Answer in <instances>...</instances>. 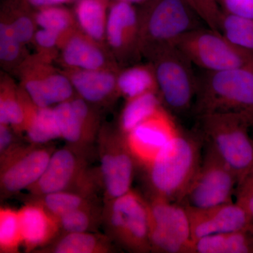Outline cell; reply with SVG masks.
<instances>
[{"label": "cell", "instance_id": "obj_5", "mask_svg": "<svg viewBox=\"0 0 253 253\" xmlns=\"http://www.w3.org/2000/svg\"><path fill=\"white\" fill-rule=\"evenodd\" d=\"M176 49L200 70L220 71L253 66V53L236 46L220 32L203 26L189 32Z\"/></svg>", "mask_w": 253, "mask_h": 253}, {"label": "cell", "instance_id": "obj_9", "mask_svg": "<svg viewBox=\"0 0 253 253\" xmlns=\"http://www.w3.org/2000/svg\"><path fill=\"white\" fill-rule=\"evenodd\" d=\"M38 55L29 56L18 69L21 87L38 107L69 101L75 89L69 78Z\"/></svg>", "mask_w": 253, "mask_h": 253}, {"label": "cell", "instance_id": "obj_11", "mask_svg": "<svg viewBox=\"0 0 253 253\" xmlns=\"http://www.w3.org/2000/svg\"><path fill=\"white\" fill-rule=\"evenodd\" d=\"M139 12L135 5L113 0L109 6L106 44L121 68L139 63Z\"/></svg>", "mask_w": 253, "mask_h": 253}, {"label": "cell", "instance_id": "obj_38", "mask_svg": "<svg viewBox=\"0 0 253 253\" xmlns=\"http://www.w3.org/2000/svg\"><path fill=\"white\" fill-rule=\"evenodd\" d=\"M217 2L224 12L253 18V0H217Z\"/></svg>", "mask_w": 253, "mask_h": 253}, {"label": "cell", "instance_id": "obj_16", "mask_svg": "<svg viewBox=\"0 0 253 253\" xmlns=\"http://www.w3.org/2000/svg\"><path fill=\"white\" fill-rule=\"evenodd\" d=\"M134 158L126 139L116 136L111 141L110 149L101 159V172L106 194L115 199L130 191L134 176Z\"/></svg>", "mask_w": 253, "mask_h": 253}, {"label": "cell", "instance_id": "obj_23", "mask_svg": "<svg viewBox=\"0 0 253 253\" xmlns=\"http://www.w3.org/2000/svg\"><path fill=\"white\" fill-rule=\"evenodd\" d=\"M118 90L126 100L150 91H158L154 66L146 63H135L120 70L118 74Z\"/></svg>", "mask_w": 253, "mask_h": 253}, {"label": "cell", "instance_id": "obj_36", "mask_svg": "<svg viewBox=\"0 0 253 253\" xmlns=\"http://www.w3.org/2000/svg\"><path fill=\"white\" fill-rule=\"evenodd\" d=\"M207 27L218 31L221 9L210 0H184Z\"/></svg>", "mask_w": 253, "mask_h": 253}, {"label": "cell", "instance_id": "obj_1", "mask_svg": "<svg viewBox=\"0 0 253 253\" xmlns=\"http://www.w3.org/2000/svg\"><path fill=\"white\" fill-rule=\"evenodd\" d=\"M139 50L151 61L181 37L204 26L184 0H149L138 9Z\"/></svg>", "mask_w": 253, "mask_h": 253}, {"label": "cell", "instance_id": "obj_26", "mask_svg": "<svg viewBox=\"0 0 253 253\" xmlns=\"http://www.w3.org/2000/svg\"><path fill=\"white\" fill-rule=\"evenodd\" d=\"M35 20L37 26L42 29L59 33L62 37V42L73 31L78 28L74 14L61 5L36 9L35 11Z\"/></svg>", "mask_w": 253, "mask_h": 253}, {"label": "cell", "instance_id": "obj_22", "mask_svg": "<svg viewBox=\"0 0 253 253\" xmlns=\"http://www.w3.org/2000/svg\"><path fill=\"white\" fill-rule=\"evenodd\" d=\"M191 253H253L249 229L212 234L193 241Z\"/></svg>", "mask_w": 253, "mask_h": 253}, {"label": "cell", "instance_id": "obj_25", "mask_svg": "<svg viewBox=\"0 0 253 253\" xmlns=\"http://www.w3.org/2000/svg\"><path fill=\"white\" fill-rule=\"evenodd\" d=\"M163 106L164 105L158 91H150L126 100L120 119L123 134L126 135Z\"/></svg>", "mask_w": 253, "mask_h": 253}, {"label": "cell", "instance_id": "obj_32", "mask_svg": "<svg viewBox=\"0 0 253 253\" xmlns=\"http://www.w3.org/2000/svg\"><path fill=\"white\" fill-rule=\"evenodd\" d=\"M22 244L18 211L3 208L0 211V248L3 252H14Z\"/></svg>", "mask_w": 253, "mask_h": 253}, {"label": "cell", "instance_id": "obj_24", "mask_svg": "<svg viewBox=\"0 0 253 253\" xmlns=\"http://www.w3.org/2000/svg\"><path fill=\"white\" fill-rule=\"evenodd\" d=\"M27 0H4L1 16L9 23L18 41L26 45L33 41L37 31L35 11Z\"/></svg>", "mask_w": 253, "mask_h": 253}, {"label": "cell", "instance_id": "obj_30", "mask_svg": "<svg viewBox=\"0 0 253 253\" xmlns=\"http://www.w3.org/2000/svg\"><path fill=\"white\" fill-rule=\"evenodd\" d=\"M106 246L99 237L86 232L68 233L56 243L52 252L56 253H104Z\"/></svg>", "mask_w": 253, "mask_h": 253}, {"label": "cell", "instance_id": "obj_20", "mask_svg": "<svg viewBox=\"0 0 253 253\" xmlns=\"http://www.w3.org/2000/svg\"><path fill=\"white\" fill-rule=\"evenodd\" d=\"M22 244L32 250L52 239L59 228L57 219L41 204H30L18 211Z\"/></svg>", "mask_w": 253, "mask_h": 253}, {"label": "cell", "instance_id": "obj_28", "mask_svg": "<svg viewBox=\"0 0 253 253\" xmlns=\"http://www.w3.org/2000/svg\"><path fill=\"white\" fill-rule=\"evenodd\" d=\"M218 31L236 46L253 53V18L221 11Z\"/></svg>", "mask_w": 253, "mask_h": 253}, {"label": "cell", "instance_id": "obj_7", "mask_svg": "<svg viewBox=\"0 0 253 253\" xmlns=\"http://www.w3.org/2000/svg\"><path fill=\"white\" fill-rule=\"evenodd\" d=\"M237 183L232 169L208 144L201 167L180 204L204 208L232 202Z\"/></svg>", "mask_w": 253, "mask_h": 253}, {"label": "cell", "instance_id": "obj_29", "mask_svg": "<svg viewBox=\"0 0 253 253\" xmlns=\"http://www.w3.org/2000/svg\"><path fill=\"white\" fill-rule=\"evenodd\" d=\"M26 131L28 139L35 144H44L61 138L53 108L37 106Z\"/></svg>", "mask_w": 253, "mask_h": 253}, {"label": "cell", "instance_id": "obj_43", "mask_svg": "<svg viewBox=\"0 0 253 253\" xmlns=\"http://www.w3.org/2000/svg\"><path fill=\"white\" fill-rule=\"evenodd\" d=\"M249 229L250 231H251V232H252V234H253V223L252 224H251V226H250Z\"/></svg>", "mask_w": 253, "mask_h": 253}, {"label": "cell", "instance_id": "obj_13", "mask_svg": "<svg viewBox=\"0 0 253 253\" xmlns=\"http://www.w3.org/2000/svg\"><path fill=\"white\" fill-rule=\"evenodd\" d=\"M57 59L63 68L115 71L121 69L106 44L94 41L79 28L63 41Z\"/></svg>", "mask_w": 253, "mask_h": 253}, {"label": "cell", "instance_id": "obj_4", "mask_svg": "<svg viewBox=\"0 0 253 253\" xmlns=\"http://www.w3.org/2000/svg\"><path fill=\"white\" fill-rule=\"evenodd\" d=\"M197 117L208 144L230 167L239 182L253 167V139L249 133L253 123L236 113H208Z\"/></svg>", "mask_w": 253, "mask_h": 253}, {"label": "cell", "instance_id": "obj_34", "mask_svg": "<svg viewBox=\"0 0 253 253\" xmlns=\"http://www.w3.org/2000/svg\"><path fill=\"white\" fill-rule=\"evenodd\" d=\"M61 42L62 37L59 33L42 28L36 31L32 41L36 47V54L49 62L57 59Z\"/></svg>", "mask_w": 253, "mask_h": 253}, {"label": "cell", "instance_id": "obj_27", "mask_svg": "<svg viewBox=\"0 0 253 253\" xmlns=\"http://www.w3.org/2000/svg\"><path fill=\"white\" fill-rule=\"evenodd\" d=\"M23 44L14 35L9 23L0 17V62L3 69L17 74L28 56Z\"/></svg>", "mask_w": 253, "mask_h": 253}, {"label": "cell", "instance_id": "obj_37", "mask_svg": "<svg viewBox=\"0 0 253 253\" xmlns=\"http://www.w3.org/2000/svg\"><path fill=\"white\" fill-rule=\"evenodd\" d=\"M234 203L242 208L253 223V167L237 183Z\"/></svg>", "mask_w": 253, "mask_h": 253}, {"label": "cell", "instance_id": "obj_10", "mask_svg": "<svg viewBox=\"0 0 253 253\" xmlns=\"http://www.w3.org/2000/svg\"><path fill=\"white\" fill-rule=\"evenodd\" d=\"M109 221L113 234L126 249L137 253L151 251L148 204L134 191L113 199Z\"/></svg>", "mask_w": 253, "mask_h": 253}, {"label": "cell", "instance_id": "obj_8", "mask_svg": "<svg viewBox=\"0 0 253 253\" xmlns=\"http://www.w3.org/2000/svg\"><path fill=\"white\" fill-rule=\"evenodd\" d=\"M151 251L191 253L193 241L189 217L184 206L154 199L148 204Z\"/></svg>", "mask_w": 253, "mask_h": 253}, {"label": "cell", "instance_id": "obj_19", "mask_svg": "<svg viewBox=\"0 0 253 253\" xmlns=\"http://www.w3.org/2000/svg\"><path fill=\"white\" fill-rule=\"evenodd\" d=\"M37 106L22 87H18L6 75L1 76L0 84V124L19 130H26Z\"/></svg>", "mask_w": 253, "mask_h": 253}, {"label": "cell", "instance_id": "obj_41", "mask_svg": "<svg viewBox=\"0 0 253 253\" xmlns=\"http://www.w3.org/2000/svg\"><path fill=\"white\" fill-rule=\"evenodd\" d=\"M119 1H126V2H129L130 3V4L134 5H141L144 4V3L147 2L149 0H119Z\"/></svg>", "mask_w": 253, "mask_h": 253}, {"label": "cell", "instance_id": "obj_2", "mask_svg": "<svg viewBox=\"0 0 253 253\" xmlns=\"http://www.w3.org/2000/svg\"><path fill=\"white\" fill-rule=\"evenodd\" d=\"M201 162L197 139L179 131L148 166L154 199L180 204Z\"/></svg>", "mask_w": 253, "mask_h": 253}, {"label": "cell", "instance_id": "obj_12", "mask_svg": "<svg viewBox=\"0 0 253 253\" xmlns=\"http://www.w3.org/2000/svg\"><path fill=\"white\" fill-rule=\"evenodd\" d=\"M179 131L172 113L163 106L125 135V139L134 159L148 167Z\"/></svg>", "mask_w": 253, "mask_h": 253}, {"label": "cell", "instance_id": "obj_6", "mask_svg": "<svg viewBox=\"0 0 253 253\" xmlns=\"http://www.w3.org/2000/svg\"><path fill=\"white\" fill-rule=\"evenodd\" d=\"M154 66L158 92L171 113L184 114L194 106L196 73L194 65L175 46L164 50L149 61Z\"/></svg>", "mask_w": 253, "mask_h": 253}, {"label": "cell", "instance_id": "obj_35", "mask_svg": "<svg viewBox=\"0 0 253 253\" xmlns=\"http://www.w3.org/2000/svg\"><path fill=\"white\" fill-rule=\"evenodd\" d=\"M87 206L78 208L57 218L59 227L67 233L85 232L90 227L92 219Z\"/></svg>", "mask_w": 253, "mask_h": 253}, {"label": "cell", "instance_id": "obj_17", "mask_svg": "<svg viewBox=\"0 0 253 253\" xmlns=\"http://www.w3.org/2000/svg\"><path fill=\"white\" fill-rule=\"evenodd\" d=\"M75 91L89 104H99L119 95L117 80L119 71L63 68Z\"/></svg>", "mask_w": 253, "mask_h": 253}, {"label": "cell", "instance_id": "obj_15", "mask_svg": "<svg viewBox=\"0 0 253 253\" xmlns=\"http://www.w3.org/2000/svg\"><path fill=\"white\" fill-rule=\"evenodd\" d=\"M51 156L44 149L12 151L4 157L1 188L10 194L29 189L44 172Z\"/></svg>", "mask_w": 253, "mask_h": 253}, {"label": "cell", "instance_id": "obj_40", "mask_svg": "<svg viewBox=\"0 0 253 253\" xmlns=\"http://www.w3.org/2000/svg\"><path fill=\"white\" fill-rule=\"evenodd\" d=\"M27 1L33 7L40 9V8L45 7V6L61 5L68 2L71 0H27Z\"/></svg>", "mask_w": 253, "mask_h": 253}, {"label": "cell", "instance_id": "obj_33", "mask_svg": "<svg viewBox=\"0 0 253 253\" xmlns=\"http://www.w3.org/2000/svg\"><path fill=\"white\" fill-rule=\"evenodd\" d=\"M40 204L56 219L63 214L83 207H86L85 201L81 196L65 191L44 195Z\"/></svg>", "mask_w": 253, "mask_h": 253}, {"label": "cell", "instance_id": "obj_39", "mask_svg": "<svg viewBox=\"0 0 253 253\" xmlns=\"http://www.w3.org/2000/svg\"><path fill=\"white\" fill-rule=\"evenodd\" d=\"M12 140V132L10 130L9 126L0 124V152L1 156L9 151Z\"/></svg>", "mask_w": 253, "mask_h": 253}, {"label": "cell", "instance_id": "obj_21", "mask_svg": "<svg viewBox=\"0 0 253 253\" xmlns=\"http://www.w3.org/2000/svg\"><path fill=\"white\" fill-rule=\"evenodd\" d=\"M109 0H78L74 15L78 28L101 44H106Z\"/></svg>", "mask_w": 253, "mask_h": 253}, {"label": "cell", "instance_id": "obj_14", "mask_svg": "<svg viewBox=\"0 0 253 253\" xmlns=\"http://www.w3.org/2000/svg\"><path fill=\"white\" fill-rule=\"evenodd\" d=\"M184 207L193 241L212 234L249 229L252 224L247 213L233 201L208 208Z\"/></svg>", "mask_w": 253, "mask_h": 253}, {"label": "cell", "instance_id": "obj_42", "mask_svg": "<svg viewBox=\"0 0 253 253\" xmlns=\"http://www.w3.org/2000/svg\"><path fill=\"white\" fill-rule=\"evenodd\" d=\"M210 1H212V2L214 3V4H217L218 6H219V4H218L217 2V0H210Z\"/></svg>", "mask_w": 253, "mask_h": 253}, {"label": "cell", "instance_id": "obj_31", "mask_svg": "<svg viewBox=\"0 0 253 253\" xmlns=\"http://www.w3.org/2000/svg\"><path fill=\"white\" fill-rule=\"evenodd\" d=\"M53 109L61 137L73 144L79 142L85 135V132L71 100L60 103Z\"/></svg>", "mask_w": 253, "mask_h": 253}, {"label": "cell", "instance_id": "obj_18", "mask_svg": "<svg viewBox=\"0 0 253 253\" xmlns=\"http://www.w3.org/2000/svg\"><path fill=\"white\" fill-rule=\"evenodd\" d=\"M78 169L79 163L71 150H58L51 155L40 179L28 189L41 196L65 191L76 177Z\"/></svg>", "mask_w": 253, "mask_h": 253}, {"label": "cell", "instance_id": "obj_3", "mask_svg": "<svg viewBox=\"0 0 253 253\" xmlns=\"http://www.w3.org/2000/svg\"><path fill=\"white\" fill-rule=\"evenodd\" d=\"M194 108L197 116L236 113L253 124V66L220 71L200 70L196 73Z\"/></svg>", "mask_w": 253, "mask_h": 253}]
</instances>
